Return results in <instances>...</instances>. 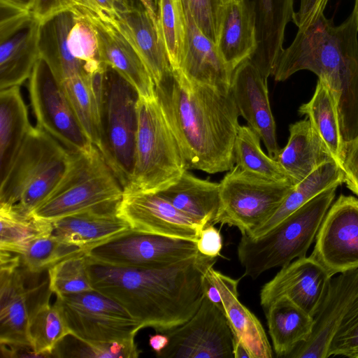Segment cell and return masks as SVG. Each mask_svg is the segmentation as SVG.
<instances>
[{
	"label": "cell",
	"instance_id": "ab89813d",
	"mask_svg": "<svg viewBox=\"0 0 358 358\" xmlns=\"http://www.w3.org/2000/svg\"><path fill=\"white\" fill-rule=\"evenodd\" d=\"M159 30L172 69H179L186 46V24L181 0H160Z\"/></svg>",
	"mask_w": 358,
	"mask_h": 358
},
{
	"label": "cell",
	"instance_id": "b9f144b4",
	"mask_svg": "<svg viewBox=\"0 0 358 358\" xmlns=\"http://www.w3.org/2000/svg\"><path fill=\"white\" fill-rule=\"evenodd\" d=\"M76 14L68 36L70 52L75 58L85 63L91 73L101 71L104 65L100 59L95 29L86 17L77 13Z\"/></svg>",
	"mask_w": 358,
	"mask_h": 358
},
{
	"label": "cell",
	"instance_id": "d4e9b609",
	"mask_svg": "<svg viewBox=\"0 0 358 358\" xmlns=\"http://www.w3.org/2000/svg\"><path fill=\"white\" fill-rule=\"evenodd\" d=\"M120 203L65 217L52 222L53 234L86 252L124 234L131 228L119 215Z\"/></svg>",
	"mask_w": 358,
	"mask_h": 358
},
{
	"label": "cell",
	"instance_id": "7c38bea8",
	"mask_svg": "<svg viewBox=\"0 0 358 358\" xmlns=\"http://www.w3.org/2000/svg\"><path fill=\"white\" fill-rule=\"evenodd\" d=\"M30 273L19 258L1 262L0 343L1 351L10 357L19 350L32 349L29 335L31 313L49 288L48 278L40 283L28 285Z\"/></svg>",
	"mask_w": 358,
	"mask_h": 358
},
{
	"label": "cell",
	"instance_id": "7dc6e473",
	"mask_svg": "<svg viewBox=\"0 0 358 358\" xmlns=\"http://www.w3.org/2000/svg\"><path fill=\"white\" fill-rule=\"evenodd\" d=\"M196 245L198 251L203 255L210 257L220 256L222 238L220 230L213 224L205 227L200 232Z\"/></svg>",
	"mask_w": 358,
	"mask_h": 358
},
{
	"label": "cell",
	"instance_id": "8fae6325",
	"mask_svg": "<svg viewBox=\"0 0 358 358\" xmlns=\"http://www.w3.org/2000/svg\"><path fill=\"white\" fill-rule=\"evenodd\" d=\"M28 89L37 127L71 152L85 150L93 145L60 83L41 57L29 78Z\"/></svg>",
	"mask_w": 358,
	"mask_h": 358
},
{
	"label": "cell",
	"instance_id": "ee69618b",
	"mask_svg": "<svg viewBox=\"0 0 358 358\" xmlns=\"http://www.w3.org/2000/svg\"><path fill=\"white\" fill-rule=\"evenodd\" d=\"M358 358V295L341 322L329 345L328 357Z\"/></svg>",
	"mask_w": 358,
	"mask_h": 358
},
{
	"label": "cell",
	"instance_id": "f5cc1de1",
	"mask_svg": "<svg viewBox=\"0 0 358 358\" xmlns=\"http://www.w3.org/2000/svg\"><path fill=\"white\" fill-rule=\"evenodd\" d=\"M35 0H0V3L13 7L22 11H31Z\"/></svg>",
	"mask_w": 358,
	"mask_h": 358
},
{
	"label": "cell",
	"instance_id": "11a10c76",
	"mask_svg": "<svg viewBox=\"0 0 358 358\" xmlns=\"http://www.w3.org/2000/svg\"><path fill=\"white\" fill-rule=\"evenodd\" d=\"M234 357L252 358L245 345L242 341L234 337Z\"/></svg>",
	"mask_w": 358,
	"mask_h": 358
},
{
	"label": "cell",
	"instance_id": "cb8c5ba5",
	"mask_svg": "<svg viewBox=\"0 0 358 358\" xmlns=\"http://www.w3.org/2000/svg\"><path fill=\"white\" fill-rule=\"evenodd\" d=\"M186 46L179 70L187 79L230 92L233 72L227 66L217 44L198 27L184 0Z\"/></svg>",
	"mask_w": 358,
	"mask_h": 358
},
{
	"label": "cell",
	"instance_id": "484cf974",
	"mask_svg": "<svg viewBox=\"0 0 358 358\" xmlns=\"http://www.w3.org/2000/svg\"><path fill=\"white\" fill-rule=\"evenodd\" d=\"M206 275L218 289L223 310L233 333L247 348L252 358H271V345L257 317L238 299L236 280L210 267Z\"/></svg>",
	"mask_w": 358,
	"mask_h": 358
},
{
	"label": "cell",
	"instance_id": "52a82bcc",
	"mask_svg": "<svg viewBox=\"0 0 358 358\" xmlns=\"http://www.w3.org/2000/svg\"><path fill=\"white\" fill-rule=\"evenodd\" d=\"M134 167L126 192L156 193L187 170L177 141L155 96L138 98Z\"/></svg>",
	"mask_w": 358,
	"mask_h": 358
},
{
	"label": "cell",
	"instance_id": "6da1fadb",
	"mask_svg": "<svg viewBox=\"0 0 358 358\" xmlns=\"http://www.w3.org/2000/svg\"><path fill=\"white\" fill-rule=\"evenodd\" d=\"M87 259L95 290L120 303L143 328L164 333L183 324L198 310L204 296L205 275L217 257L199 252L155 268L115 266L87 255Z\"/></svg>",
	"mask_w": 358,
	"mask_h": 358
},
{
	"label": "cell",
	"instance_id": "ba28073f",
	"mask_svg": "<svg viewBox=\"0 0 358 358\" xmlns=\"http://www.w3.org/2000/svg\"><path fill=\"white\" fill-rule=\"evenodd\" d=\"M138 98V92L126 79L110 66H104L99 150L124 189L129 185L133 172Z\"/></svg>",
	"mask_w": 358,
	"mask_h": 358
},
{
	"label": "cell",
	"instance_id": "1f68e13d",
	"mask_svg": "<svg viewBox=\"0 0 358 358\" xmlns=\"http://www.w3.org/2000/svg\"><path fill=\"white\" fill-rule=\"evenodd\" d=\"M28 109L20 86L1 90L0 171L5 177L31 130Z\"/></svg>",
	"mask_w": 358,
	"mask_h": 358
},
{
	"label": "cell",
	"instance_id": "7402d4cb",
	"mask_svg": "<svg viewBox=\"0 0 358 358\" xmlns=\"http://www.w3.org/2000/svg\"><path fill=\"white\" fill-rule=\"evenodd\" d=\"M358 295V268L331 278L327 295L314 317L311 336L287 357L327 358L331 340L343 317Z\"/></svg>",
	"mask_w": 358,
	"mask_h": 358
},
{
	"label": "cell",
	"instance_id": "f35d334b",
	"mask_svg": "<svg viewBox=\"0 0 358 358\" xmlns=\"http://www.w3.org/2000/svg\"><path fill=\"white\" fill-rule=\"evenodd\" d=\"M85 253L86 251L82 248L69 243L52 233L33 240L20 257L27 271L40 274L66 258Z\"/></svg>",
	"mask_w": 358,
	"mask_h": 358
},
{
	"label": "cell",
	"instance_id": "f546056e",
	"mask_svg": "<svg viewBox=\"0 0 358 358\" xmlns=\"http://www.w3.org/2000/svg\"><path fill=\"white\" fill-rule=\"evenodd\" d=\"M217 45L223 60L233 73L255 52L257 48L255 25L242 0L224 2Z\"/></svg>",
	"mask_w": 358,
	"mask_h": 358
},
{
	"label": "cell",
	"instance_id": "9a60e30c",
	"mask_svg": "<svg viewBox=\"0 0 358 358\" xmlns=\"http://www.w3.org/2000/svg\"><path fill=\"white\" fill-rule=\"evenodd\" d=\"M310 255L333 277L358 268V199L341 194L327 212Z\"/></svg>",
	"mask_w": 358,
	"mask_h": 358
},
{
	"label": "cell",
	"instance_id": "60d3db41",
	"mask_svg": "<svg viewBox=\"0 0 358 358\" xmlns=\"http://www.w3.org/2000/svg\"><path fill=\"white\" fill-rule=\"evenodd\" d=\"M47 271L49 288L56 296L94 289L87 271L86 253L66 258Z\"/></svg>",
	"mask_w": 358,
	"mask_h": 358
},
{
	"label": "cell",
	"instance_id": "7bdbcfd3",
	"mask_svg": "<svg viewBox=\"0 0 358 358\" xmlns=\"http://www.w3.org/2000/svg\"><path fill=\"white\" fill-rule=\"evenodd\" d=\"M76 341L71 342L67 336L59 343L69 346L68 350L55 351L53 354L57 352V357L100 358L138 357L140 354V350L138 349L135 342L129 343H112L92 344L85 343L77 338H76Z\"/></svg>",
	"mask_w": 358,
	"mask_h": 358
},
{
	"label": "cell",
	"instance_id": "f1b7e54d",
	"mask_svg": "<svg viewBox=\"0 0 358 358\" xmlns=\"http://www.w3.org/2000/svg\"><path fill=\"white\" fill-rule=\"evenodd\" d=\"M156 193L203 228L215 224L221 203L220 182L199 178L185 170L178 182Z\"/></svg>",
	"mask_w": 358,
	"mask_h": 358
},
{
	"label": "cell",
	"instance_id": "db71d44e",
	"mask_svg": "<svg viewBox=\"0 0 358 358\" xmlns=\"http://www.w3.org/2000/svg\"><path fill=\"white\" fill-rule=\"evenodd\" d=\"M99 9L114 14L119 0H89Z\"/></svg>",
	"mask_w": 358,
	"mask_h": 358
},
{
	"label": "cell",
	"instance_id": "6f0895ef",
	"mask_svg": "<svg viewBox=\"0 0 358 358\" xmlns=\"http://www.w3.org/2000/svg\"><path fill=\"white\" fill-rule=\"evenodd\" d=\"M355 3L357 6V8H358V0H355Z\"/></svg>",
	"mask_w": 358,
	"mask_h": 358
},
{
	"label": "cell",
	"instance_id": "ac0fdd59",
	"mask_svg": "<svg viewBox=\"0 0 358 358\" xmlns=\"http://www.w3.org/2000/svg\"><path fill=\"white\" fill-rule=\"evenodd\" d=\"M118 213L138 232L196 241L203 229L158 193L124 192Z\"/></svg>",
	"mask_w": 358,
	"mask_h": 358
},
{
	"label": "cell",
	"instance_id": "e0dca14e",
	"mask_svg": "<svg viewBox=\"0 0 358 358\" xmlns=\"http://www.w3.org/2000/svg\"><path fill=\"white\" fill-rule=\"evenodd\" d=\"M93 25L101 63L115 69L136 90L139 97L156 96L155 84L134 45L116 26L110 13L92 7L71 8Z\"/></svg>",
	"mask_w": 358,
	"mask_h": 358
},
{
	"label": "cell",
	"instance_id": "681fc988",
	"mask_svg": "<svg viewBox=\"0 0 358 358\" xmlns=\"http://www.w3.org/2000/svg\"><path fill=\"white\" fill-rule=\"evenodd\" d=\"M203 287L204 294L213 303L223 309L220 292L215 285L209 280L206 273L204 278Z\"/></svg>",
	"mask_w": 358,
	"mask_h": 358
},
{
	"label": "cell",
	"instance_id": "9f6ffc18",
	"mask_svg": "<svg viewBox=\"0 0 358 358\" xmlns=\"http://www.w3.org/2000/svg\"><path fill=\"white\" fill-rule=\"evenodd\" d=\"M148 10L152 13L154 17L158 20L160 0H141Z\"/></svg>",
	"mask_w": 358,
	"mask_h": 358
},
{
	"label": "cell",
	"instance_id": "74e56055",
	"mask_svg": "<svg viewBox=\"0 0 358 358\" xmlns=\"http://www.w3.org/2000/svg\"><path fill=\"white\" fill-rule=\"evenodd\" d=\"M260 140L250 126H239L234 145L236 166L272 180L293 182L278 161L264 152Z\"/></svg>",
	"mask_w": 358,
	"mask_h": 358
},
{
	"label": "cell",
	"instance_id": "603a6c76",
	"mask_svg": "<svg viewBox=\"0 0 358 358\" xmlns=\"http://www.w3.org/2000/svg\"><path fill=\"white\" fill-rule=\"evenodd\" d=\"M253 20L257 48L250 60L262 76L273 75L283 50L285 27L292 21L294 0H242Z\"/></svg>",
	"mask_w": 358,
	"mask_h": 358
},
{
	"label": "cell",
	"instance_id": "83f0119b",
	"mask_svg": "<svg viewBox=\"0 0 358 358\" xmlns=\"http://www.w3.org/2000/svg\"><path fill=\"white\" fill-rule=\"evenodd\" d=\"M76 16V13L69 9L41 22L40 57L45 60L60 83L75 75L91 73L87 65L75 58L69 49L68 36Z\"/></svg>",
	"mask_w": 358,
	"mask_h": 358
},
{
	"label": "cell",
	"instance_id": "4dcf8cb0",
	"mask_svg": "<svg viewBox=\"0 0 358 358\" xmlns=\"http://www.w3.org/2000/svg\"><path fill=\"white\" fill-rule=\"evenodd\" d=\"M273 350L287 357L311 336L314 317L286 296H280L264 309Z\"/></svg>",
	"mask_w": 358,
	"mask_h": 358
},
{
	"label": "cell",
	"instance_id": "c3c4849f",
	"mask_svg": "<svg viewBox=\"0 0 358 358\" xmlns=\"http://www.w3.org/2000/svg\"><path fill=\"white\" fill-rule=\"evenodd\" d=\"M78 1L79 0H35L30 12L41 22L58 13L74 8Z\"/></svg>",
	"mask_w": 358,
	"mask_h": 358
},
{
	"label": "cell",
	"instance_id": "3957f363",
	"mask_svg": "<svg viewBox=\"0 0 358 358\" xmlns=\"http://www.w3.org/2000/svg\"><path fill=\"white\" fill-rule=\"evenodd\" d=\"M329 0H317L298 26L291 45L283 49L273 72L284 81L301 70L315 73L327 83L338 104L344 143L358 134V8L335 26L324 11Z\"/></svg>",
	"mask_w": 358,
	"mask_h": 358
},
{
	"label": "cell",
	"instance_id": "680465c9",
	"mask_svg": "<svg viewBox=\"0 0 358 358\" xmlns=\"http://www.w3.org/2000/svg\"><path fill=\"white\" fill-rule=\"evenodd\" d=\"M229 1V0H224V1Z\"/></svg>",
	"mask_w": 358,
	"mask_h": 358
},
{
	"label": "cell",
	"instance_id": "f907efd6",
	"mask_svg": "<svg viewBox=\"0 0 358 358\" xmlns=\"http://www.w3.org/2000/svg\"><path fill=\"white\" fill-rule=\"evenodd\" d=\"M317 0H301L298 12L294 13L292 18L294 23L298 27L309 13Z\"/></svg>",
	"mask_w": 358,
	"mask_h": 358
},
{
	"label": "cell",
	"instance_id": "d6a6232c",
	"mask_svg": "<svg viewBox=\"0 0 358 358\" xmlns=\"http://www.w3.org/2000/svg\"><path fill=\"white\" fill-rule=\"evenodd\" d=\"M299 113L306 115L334 161L342 169L344 141L341 131L338 104L327 82L318 79L313 96L299 108Z\"/></svg>",
	"mask_w": 358,
	"mask_h": 358
},
{
	"label": "cell",
	"instance_id": "2e32d148",
	"mask_svg": "<svg viewBox=\"0 0 358 358\" xmlns=\"http://www.w3.org/2000/svg\"><path fill=\"white\" fill-rule=\"evenodd\" d=\"M0 87L20 86L40 58L41 21L30 11L0 3Z\"/></svg>",
	"mask_w": 358,
	"mask_h": 358
},
{
	"label": "cell",
	"instance_id": "8d00e7d4",
	"mask_svg": "<svg viewBox=\"0 0 358 358\" xmlns=\"http://www.w3.org/2000/svg\"><path fill=\"white\" fill-rule=\"evenodd\" d=\"M0 250L22 254L34 239L53 233L52 222L0 204Z\"/></svg>",
	"mask_w": 358,
	"mask_h": 358
},
{
	"label": "cell",
	"instance_id": "4316f807",
	"mask_svg": "<svg viewBox=\"0 0 358 358\" xmlns=\"http://www.w3.org/2000/svg\"><path fill=\"white\" fill-rule=\"evenodd\" d=\"M289 131L288 141L276 160L296 185L320 165L334 159L307 117L291 124Z\"/></svg>",
	"mask_w": 358,
	"mask_h": 358
},
{
	"label": "cell",
	"instance_id": "ffe728a7",
	"mask_svg": "<svg viewBox=\"0 0 358 358\" xmlns=\"http://www.w3.org/2000/svg\"><path fill=\"white\" fill-rule=\"evenodd\" d=\"M110 16L134 45L155 85L159 84L173 69L157 20L141 0H119Z\"/></svg>",
	"mask_w": 358,
	"mask_h": 358
},
{
	"label": "cell",
	"instance_id": "9c48e42d",
	"mask_svg": "<svg viewBox=\"0 0 358 358\" xmlns=\"http://www.w3.org/2000/svg\"><path fill=\"white\" fill-rule=\"evenodd\" d=\"M294 185L292 181L272 180L234 165L220 182L221 203L215 224L236 227L249 236L270 218Z\"/></svg>",
	"mask_w": 358,
	"mask_h": 358
},
{
	"label": "cell",
	"instance_id": "8992f818",
	"mask_svg": "<svg viewBox=\"0 0 358 358\" xmlns=\"http://www.w3.org/2000/svg\"><path fill=\"white\" fill-rule=\"evenodd\" d=\"M69 167L49 196L31 215L49 222L120 202L124 189L100 150L71 152Z\"/></svg>",
	"mask_w": 358,
	"mask_h": 358
},
{
	"label": "cell",
	"instance_id": "7a4b0ae2",
	"mask_svg": "<svg viewBox=\"0 0 358 358\" xmlns=\"http://www.w3.org/2000/svg\"><path fill=\"white\" fill-rule=\"evenodd\" d=\"M155 94L187 170L214 174L234 166L240 114L231 92L192 81L173 69L155 85Z\"/></svg>",
	"mask_w": 358,
	"mask_h": 358
},
{
	"label": "cell",
	"instance_id": "5b68a950",
	"mask_svg": "<svg viewBox=\"0 0 358 358\" xmlns=\"http://www.w3.org/2000/svg\"><path fill=\"white\" fill-rule=\"evenodd\" d=\"M71 152L38 127H32L8 173L1 180L0 204L31 215L66 173Z\"/></svg>",
	"mask_w": 358,
	"mask_h": 358
},
{
	"label": "cell",
	"instance_id": "e575fe53",
	"mask_svg": "<svg viewBox=\"0 0 358 358\" xmlns=\"http://www.w3.org/2000/svg\"><path fill=\"white\" fill-rule=\"evenodd\" d=\"M342 183H344L343 171L334 161L320 165L294 185L275 212L249 236L258 238L265 234L322 192L335 185L339 186Z\"/></svg>",
	"mask_w": 358,
	"mask_h": 358
},
{
	"label": "cell",
	"instance_id": "30bf717a",
	"mask_svg": "<svg viewBox=\"0 0 358 358\" xmlns=\"http://www.w3.org/2000/svg\"><path fill=\"white\" fill-rule=\"evenodd\" d=\"M71 335L92 344L129 343L143 328L120 303L95 289L57 296Z\"/></svg>",
	"mask_w": 358,
	"mask_h": 358
},
{
	"label": "cell",
	"instance_id": "277c9868",
	"mask_svg": "<svg viewBox=\"0 0 358 358\" xmlns=\"http://www.w3.org/2000/svg\"><path fill=\"white\" fill-rule=\"evenodd\" d=\"M337 187L322 192L258 238L242 234L237 255L245 275L256 279L271 268L306 257L334 200Z\"/></svg>",
	"mask_w": 358,
	"mask_h": 358
},
{
	"label": "cell",
	"instance_id": "bcb514c9",
	"mask_svg": "<svg viewBox=\"0 0 358 358\" xmlns=\"http://www.w3.org/2000/svg\"><path fill=\"white\" fill-rule=\"evenodd\" d=\"M342 169L344 183L358 196V134L350 141L344 143Z\"/></svg>",
	"mask_w": 358,
	"mask_h": 358
},
{
	"label": "cell",
	"instance_id": "44dd1931",
	"mask_svg": "<svg viewBox=\"0 0 358 358\" xmlns=\"http://www.w3.org/2000/svg\"><path fill=\"white\" fill-rule=\"evenodd\" d=\"M266 80L253 63L247 59L234 71L230 92L240 115L259 135L268 155L276 159L280 148L277 141Z\"/></svg>",
	"mask_w": 358,
	"mask_h": 358
},
{
	"label": "cell",
	"instance_id": "836d02e7",
	"mask_svg": "<svg viewBox=\"0 0 358 358\" xmlns=\"http://www.w3.org/2000/svg\"><path fill=\"white\" fill-rule=\"evenodd\" d=\"M103 69L94 73H79L60 83L85 134L98 149L101 143L100 100Z\"/></svg>",
	"mask_w": 358,
	"mask_h": 358
},
{
	"label": "cell",
	"instance_id": "5bb4252c",
	"mask_svg": "<svg viewBox=\"0 0 358 358\" xmlns=\"http://www.w3.org/2000/svg\"><path fill=\"white\" fill-rule=\"evenodd\" d=\"M164 334L169 342L158 355L161 357H234V335L224 312L205 294L188 321Z\"/></svg>",
	"mask_w": 358,
	"mask_h": 358
},
{
	"label": "cell",
	"instance_id": "d6986e66",
	"mask_svg": "<svg viewBox=\"0 0 358 358\" xmlns=\"http://www.w3.org/2000/svg\"><path fill=\"white\" fill-rule=\"evenodd\" d=\"M262 288L264 309L280 296H286L312 317L317 313L328 292L332 277L312 257L296 259L281 267Z\"/></svg>",
	"mask_w": 358,
	"mask_h": 358
},
{
	"label": "cell",
	"instance_id": "816d5d0a",
	"mask_svg": "<svg viewBox=\"0 0 358 358\" xmlns=\"http://www.w3.org/2000/svg\"><path fill=\"white\" fill-rule=\"evenodd\" d=\"M169 339L164 333L152 335L149 338V345L159 355L169 344Z\"/></svg>",
	"mask_w": 358,
	"mask_h": 358
},
{
	"label": "cell",
	"instance_id": "f6af8a7d",
	"mask_svg": "<svg viewBox=\"0 0 358 358\" xmlns=\"http://www.w3.org/2000/svg\"><path fill=\"white\" fill-rule=\"evenodd\" d=\"M200 30L217 44L224 0H184Z\"/></svg>",
	"mask_w": 358,
	"mask_h": 358
},
{
	"label": "cell",
	"instance_id": "d590c367",
	"mask_svg": "<svg viewBox=\"0 0 358 358\" xmlns=\"http://www.w3.org/2000/svg\"><path fill=\"white\" fill-rule=\"evenodd\" d=\"M52 294L50 288L46 289L34 305L30 315L29 335L36 357L50 356L57 345L71 335L58 305L50 303Z\"/></svg>",
	"mask_w": 358,
	"mask_h": 358
},
{
	"label": "cell",
	"instance_id": "4fadbf2b",
	"mask_svg": "<svg viewBox=\"0 0 358 358\" xmlns=\"http://www.w3.org/2000/svg\"><path fill=\"white\" fill-rule=\"evenodd\" d=\"M199 252L196 241L130 231L86 252L105 264L138 268H161L190 258Z\"/></svg>",
	"mask_w": 358,
	"mask_h": 358
}]
</instances>
